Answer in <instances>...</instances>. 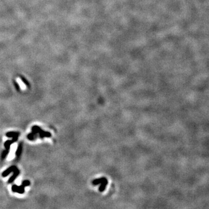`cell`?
<instances>
[{
    "label": "cell",
    "mask_w": 209,
    "mask_h": 209,
    "mask_svg": "<svg viewBox=\"0 0 209 209\" xmlns=\"http://www.w3.org/2000/svg\"><path fill=\"white\" fill-rule=\"evenodd\" d=\"M21 150H22V147H21V145H20L19 147V148H18V150H17V156H19V155H20V152H21Z\"/></svg>",
    "instance_id": "obj_6"
},
{
    "label": "cell",
    "mask_w": 209,
    "mask_h": 209,
    "mask_svg": "<svg viewBox=\"0 0 209 209\" xmlns=\"http://www.w3.org/2000/svg\"><path fill=\"white\" fill-rule=\"evenodd\" d=\"M16 145L15 144L12 145L10 154H9L8 156V160H11L12 159H13V157H14V152H15L16 150Z\"/></svg>",
    "instance_id": "obj_2"
},
{
    "label": "cell",
    "mask_w": 209,
    "mask_h": 209,
    "mask_svg": "<svg viewBox=\"0 0 209 209\" xmlns=\"http://www.w3.org/2000/svg\"><path fill=\"white\" fill-rule=\"evenodd\" d=\"M100 183H101V186L99 188V191H100V192H104V189L106 188V186L107 183H108L107 180L105 178H101L96 179V180H95L92 181V184H94V185H98Z\"/></svg>",
    "instance_id": "obj_1"
},
{
    "label": "cell",
    "mask_w": 209,
    "mask_h": 209,
    "mask_svg": "<svg viewBox=\"0 0 209 209\" xmlns=\"http://www.w3.org/2000/svg\"><path fill=\"white\" fill-rule=\"evenodd\" d=\"M18 173H19V171H17L16 169H15V174H13V175H12V177H11V178L9 179V183H11V182H12L13 181V180L14 179H15V178H16V175H17V174H18Z\"/></svg>",
    "instance_id": "obj_4"
},
{
    "label": "cell",
    "mask_w": 209,
    "mask_h": 209,
    "mask_svg": "<svg viewBox=\"0 0 209 209\" xmlns=\"http://www.w3.org/2000/svg\"><path fill=\"white\" fill-rule=\"evenodd\" d=\"M17 81H18V83H19L20 87H22V89H25V86L24 85V84H23V83H22L21 81H20V80H19H19H17Z\"/></svg>",
    "instance_id": "obj_5"
},
{
    "label": "cell",
    "mask_w": 209,
    "mask_h": 209,
    "mask_svg": "<svg viewBox=\"0 0 209 209\" xmlns=\"http://www.w3.org/2000/svg\"><path fill=\"white\" fill-rule=\"evenodd\" d=\"M6 155H7V152H4L3 153V155H2V157L4 158V157L6 156Z\"/></svg>",
    "instance_id": "obj_7"
},
{
    "label": "cell",
    "mask_w": 209,
    "mask_h": 209,
    "mask_svg": "<svg viewBox=\"0 0 209 209\" xmlns=\"http://www.w3.org/2000/svg\"><path fill=\"white\" fill-rule=\"evenodd\" d=\"M16 169V168H15V167H11V168H9V169H8V170H7L5 171H4V173L2 174V175L4 177H5V176H7V175H8V174H9V173H11V172L12 171H14Z\"/></svg>",
    "instance_id": "obj_3"
}]
</instances>
